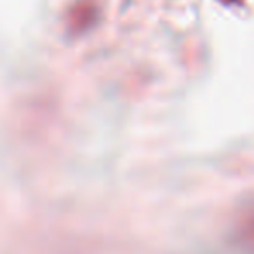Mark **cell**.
Masks as SVG:
<instances>
[{
  "label": "cell",
  "instance_id": "6da1fadb",
  "mask_svg": "<svg viewBox=\"0 0 254 254\" xmlns=\"http://www.w3.org/2000/svg\"><path fill=\"white\" fill-rule=\"evenodd\" d=\"M98 21V7L92 0H78L68 12V30L73 35L89 32Z\"/></svg>",
  "mask_w": 254,
  "mask_h": 254
},
{
  "label": "cell",
  "instance_id": "7a4b0ae2",
  "mask_svg": "<svg viewBox=\"0 0 254 254\" xmlns=\"http://www.w3.org/2000/svg\"><path fill=\"white\" fill-rule=\"evenodd\" d=\"M237 244L242 249L254 253V212L247 216L237 228Z\"/></svg>",
  "mask_w": 254,
  "mask_h": 254
},
{
  "label": "cell",
  "instance_id": "3957f363",
  "mask_svg": "<svg viewBox=\"0 0 254 254\" xmlns=\"http://www.w3.org/2000/svg\"><path fill=\"white\" fill-rule=\"evenodd\" d=\"M221 4H225V5H235V4H240L242 0H219Z\"/></svg>",
  "mask_w": 254,
  "mask_h": 254
}]
</instances>
